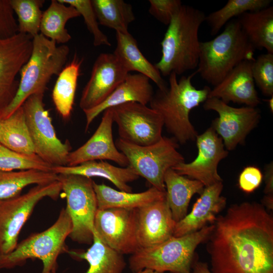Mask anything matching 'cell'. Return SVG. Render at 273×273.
Returning <instances> with one entry per match:
<instances>
[{
  "mask_svg": "<svg viewBox=\"0 0 273 273\" xmlns=\"http://www.w3.org/2000/svg\"><path fill=\"white\" fill-rule=\"evenodd\" d=\"M196 74V71L178 80L177 75L171 73L167 87L158 89L149 103L161 116L167 131L180 144L196 140L198 133L190 121V113L208 99L211 90L208 86L202 89L193 86L192 79Z\"/></svg>",
  "mask_w": 273,
  "mask_h": 273,
  "instance_id": "obj_2",
  "label": "cell"
},
{
  "mask_svg": "<svg viewBox=\"0 0 273 273\" xmlns=\"http://www.w3.org/2000/svg\"><path fill=\"white\" fill-rule=\"evenodd\" d=\"M241 27L255 49L273 54V7L247 12L237 17Z\"/></svg>",
  "mask_w": 273,
  "mask_h": 273,
  "instance_id": "obj_27",
  "label": "cell"
},
{
  "mask_svg": "<svg viewBox=\"0 0 273 273\" xmlns=\"http://www.w3.org/2000/svg\"><path fill=\"white\" fill-rule=\"evenodd\" d=\"M61 2L74 7L82 16L87 28L94 38L95 47L111 46L107 36L100 30L99 22L90 0H59Z\"/></svg>",
  "mask_w": 273,
  "mask_h": 273,
  "instance_id": "obj_38",
  "label": "cell"
},
{
  "mask_svg": "<svg viewBox=\"0 0 273 273\" xmlns=\"http://www.w3.org/2000/svg\"><path fill=\"white\" fill-rule=\"evenodd\" d=\"M263 175L260 170L253 166L246 167L239 175V188L246 193H251L261 185Z\"/></svg>",
  "mask_w": 273,
  "mask_h": 273,
  "instance_id": "obj_41",
  "label": "cell"
},
{
  "mask_svg": "<svg viewBox=\"0 0 273 273\" xmlns=\"http://www.w3.org/2000/svg\"><path fill=\"white\" fill-rule=\"evenodd\" d=\"M204 103L205 110L214 111L218 115L211 127L222 139L226 150H234L243 144L261 118L260 111L256 107H234L216 98H208Z\"/></svg>",
  "mask_w": 273,
  "mask_h": 273,
  "instance_id": "obj_14",
  "label": "cell"
},
{
  "mask_svg": "<svg viewBox=\"0 0 273 273\" xmlns=\"http://www.w3.org/2000/svg\"><path fill=\"white\" fill-rule=\"evenodd\" d=\"M196 140V158L190 163H179L172 169L180 175L200 181L204 187L222 182L217 168L220 161L227 157L228 151L222 139L210 126L198 134Z\"/></svg>",
  "mask_w": 273,
  "mask_h": 273,
  "instance_id": "obj_15",
  "label": "cell"
},
{
  "mask_svg": "<svg viewBox=\"0 0 273 273\" xmlns=\"http://www.w3.org/2000/svg\"><path fill=\"white\" fill-rule=\"evenodd\" d=\"M252 75L255 84L262 94L273 96V54H261L253 61Z\"/></svg>",
  "mask_w": 273,
  "mask_h": 273,
  "instance_id": "obj_37",
  "label": "cell"
},
{
  "mask_svg": "<svg viewBox=\"0 0 273 273\" xmlns=\"http://www.w3.org/2000/svg\"><path fill=\"white\" fill-rule=\"evenodd\" d=\"M270 98L268 100V107L271 113L273 112V96L270 97Z\"/></svg>",
  "mask_w": 273,
  "mask_h": 273,
  "instance_id": "obj_46",
  "label": "cell"
},
{
  "mask_svg": "<svg viewBox=\"0 0 273 273\" xmlns=\"http://www.w3.org/2000/svg\"><path fill=\"white\" fill-rule=\"evenodd\" d=\"M32 39L20 33L0 38V110L11 102L17 92V76L31 55Z\"/></svg>",
  "mask_w": 273,
  "mask_h": 273,
  "instance_id": "obj_16",
  "label": "cell"
},
{
  "mask_svg": "<svg viewBox=\"0 0 273 273\" xmlns=\"http://www.w3.org/2000/svg\"><path fill=\"white\" fill-rule=\"evenodd\" d=\"M265 195H273V164L272 162L267 164L265 167L264 176Z\"/></svg>",
  "mask_w": 273,
  "mask_h": 273,
  "instance_id": "obj_42",
  "label": "cell"
},
{
  "mask_svg": "<svg viewBox=\"0 0 273 273\" xmlns=\"http://www.w3.org/2000/svg\"><path fill=\"white\" fill-rule=\"evenodd\" d=\"M137 209H98L94 221V235L120 254H133L140 248L137 238Z\"/></svg>",
  "mask_w": 273,
  "mask_h": 273,
  "instance_id": "obj_13",
  "label": "cell"
},
{
  "mask_svg": "<svg viewBox=\"0 0 273 273\" xmlns=\"http://www.w3.org/2000/svg\"><path fill=\"white\" fill-rule=\"evenodd\" d=\"M51 171L57 174L102 177L109 180L120 191L126 192H132V188L128 183L137 180L140 177L129 166L117 167L103 160L89 161L74 166H53Z\"/></svg>",
  "mask_w": 273,
  "mask_h": 273,
  "instance_id": "obj_23",
  "label": "cell"
},
{
  "mask_svg": "<svg viewBox=\"0 0 273 273\" xmlns=\"http://www.w3.org/2000/svg\"><path fill=\"white\" fill-rule=\"evenodd\" d=\"M222 182L205 187L192 210L176 223L173 236L178 237L197 232L208 223L213 224L217 214L225 207L226 199L221 195Z\"/></svg>",
  "mask_w": 273,
  "mask_h": 273,
  "instance_id": "obj_20",
  "label": "cell"
},
{
  "mask_svg": "<svg viewBox=\"0 0 273 273\" xmlns=\"http://www.w3.org/2000/svg\"><path fill=\"white\" fill-rule=\"evenodd\" d=\"M271 3L270 0H229L222 8L206 16L205 21L210 27L211 35H215L234 17L267 8Z\"/></svg>",
  "mask_w": 273,
  "mask_h": 273,
  "instance_id": "obj_34",
  "label": "cell"
},
{
  "mask_svg": "<svg viewBox=\"0 0 273 273\" xmlns=\"http://www.w3.org/2000/svg\"><path fill=\"white\" fill-rule=\"evenodd\" d=\"M137 210V238L140 248L159 244L173 236L176 222L166 196Z\"/></svg>",
  "mask_w": 273,
  "mask_h": 273,
  "instance_id": "obj_19",
  "label": "cell"
},
{
  "mask_svg": "<svg viewBox=\"0 0 273 273\" xmlns=\"http://www.w3.org/2000/svg\"><path fill=\"white\" fill-rule=\"evenodd\" d=\"M253 61H244L235 67L211 89L208 98H216L228 104L232 102L256 107L260 104V100L252 75Z\"/></svg>",
  "mask_w": 273,
  "mask_h": 273,
  "instance_id": "obj_21",
  "label": "cell"
},
{
  "mask_svg": "<svg viewBox=\"0 0 273 273\" xmlns=\"http://www.w3.org/2000/svg\"><path fill=\"white\" fill-rule=\"evenodd\" d=\"M68 252L73 257L88 263L86 273H122L126 265L123 255L106 245L95 235L92 246L86 251Z\"/></svg>",
  "mask_w": 273,
  "mask_h": 273,
  "instance_id": "obj_28",
  "label": "cell"
},
{
  "mask_svg": "<svg viewBox=\"0 0 273 273\" xmlns=\"http://www.w3.org/2000/svg\"><path fill=\"white\" fill-rule=\"evenodd\" d=\"M213 228V224L207 225L197 232L140 248L131 254L129 267L133 273L146 268L162 272L191 273L195 250L207 240Z\"/></svg>",
  "mask_w": 273,
  "mask_h": 273,
  "instance_id": "obj_6",
  "label": "cell"
},
{
  "mask_svg": "<svg viewBox=\"0 0 273 273\" xmlns=\"http://www.w3.org/2000/svg\"><path fill=\"white\" fill-rule=\"evenodd\" d=\"M67 200L66 209L72 223L69 237L79 244L90 245L95 234L94 221L98 210L94 181L85 176L58 174Z\"/></svg>",
  "mask_w": 273,
  "mask_h": 273,
  "instance_id": "obj_9",
  "label": "cell"
},
{
  "mask_svg": "<svg viewBox=\"0 0 273 273\" xmlns=\"http://www.w3.org/2000/svg\"><path fill=\"white\" fill-rule=\"evenodd\" d=\"M72 229L71 217L66 208H63L51 226L30 235L18 243L11 252L1 256L0 270L21 266L28 259L37 258L43 264L41 273H56L59 256L68 252L65 240Z\"/></svg>",
  "mask_w": 273,
  "mask_h": 273,
  "instance_id": "obj_7",
  "label": "cell"
},
{
  "mask_svg": "<svg viewBox=\"0 0 273 273\" xmlns=\"http://www.w3.org/2000/svg\"><path fill=\"white\" fill-rule=\"evenodd\" d=\"M93 186L99 210L139 209L166 196V191H161L153 187L145 191L134 193L116 190L105 184L94 181Z\"/></svg>",
  "mask_w": 273,
  "mask_h": 273,
  "instance_id": "obj_25",
  "label": "cell"
},
{
  "mask_svg": "<svg viewBox=\"0 0 273 273\" xmlns=\"http://www.w3.org/2000/svg\"><path fill=\"white\" fill-rule=\"evenodd\" d=\"M114 123L120 139L138 146H148L163 136V119L156 111L146 105L128 102L112 108Z\"/></svg>",
  "mask_w": 273,
  "mask_h": 273,
  "instance_id": "obj_12",
  "label": "cell"
},
{
  "mask_svg": "<svg viewBox=\"0 0 273 273\" xmlns=\"http://www.w3.org/2000/svg\"><path fill=\"white\" fill-rule=\"evenodd\" d=\"M118 150L127 158L128 165L152 187L165 192L164 176L166 171L185 162L178 151V143L173 138L162 136L157 143L138 146L120 138L115 142Z\"/></svg>",
  "mask_w": 273,
  "mask_h": 273,
  "instance_id": "obj_8",
  "label": "cell"
},
{
  "mask_svg": "<svg viewBox=\"0 0 273 273\" xmlns=\"http://www.w3.org/2000/svg\"><path fill=\"white\" fill-rule=\"evenodd\" d=\"M116 46L113 54L129 73L136 71L152 80L160 90L167 84L155 65H153L142 53L137 41L129 33L116 32Z\"/></svg>",
  "mask_w": 273,
  "mask_h": 273,
  "instance_id": "obj_24",
  "label": "cell"
},
{
  "mask_svg": "<svg viewBox=\"0 0 273 273\" xmlns=\"http://www.w3.org/2000/svg\"><path fill=\"white\" fill-rule=\"evenodd\" d=\"M164 183L173 219L177 222L187 214L193 196L201 194L205 187L200 181L180 175L172 168L166 171Z\"/></svg>",
  "mask_w": 273,
  "mask_h": 273,
  "instance_id": "obj_26",
  "label": "cell"
},
{
  "mask_svg": "<svg viewBox=\"0 0 273 273\" xmlns=\"http://www.w3.org/2000/svg\"><path fill=\"white\" fill-rule=\"evenodd\" d=\"M262 204L268 210L273 209V195H265L262 200Z\"/></svg>",
  "mask_w": 273,
  "mask_h": 273,
  "instance_id": "obj_44",
  "label": "cell"
},
{
  "mask_svg": "<svg viewBox=\"0 0 273 273\" xmlns=\"http://www.w3.org/2000/svg\"><path fill=\"white\" fill-rule=\"evenodd\" d=\"M70 50L39 33L32 39L31 55L20 72L17 92L11 102L0 110V119L8 117L30 96L44 93L54 75H58L67 61Z\"/></svg>",
  "mask_w": 273,
  "mask_h": 273,
  "instance_id": "obj_4",
  "label": "cell"
},
{
  "mask_svg": "<svg viewBox=\"0 0 273 273\" xmlns=\"http://www.w3.org/2000/svg\"><path fill=\"white\" fill-rule=\"evenodd\" d=\"M44 93L28 97L22 108L35 154L52 166H66L71 152L68 141L57 137L52 119L43 103Z\"/></svg>",
  "mask_w": 273,
  "mask_h": 273,
  "instance_id": "obj_11",
  "label": "cell"
},
{
  "mask_svg": "<svg viewBox=\"0 0 273 273\" xmlns=\"http://www.w3.org/2000/svg\"><path fill=\"white\" fill-rule=\"evenodd\" d=\"M58 180V174L36 169L18 171L0 170V201L20 195L30 185L49 184Z\"/></svg>",
  "mask_w": 273,
  "mask_h": 273,
  "instance_id": "obj_32",
  "label": "cell"
},
{
  "mask_svg": "<svg viewBox=\"0 0 273 273\" xmlns=\"http://www.w3.org/2000/svg\"><path fill=\"white\" fill-rule=\"evenodd\" d=\"M0 143L20 153L35 154L22 106L8 117L0 119Z\"/></svg>",
  "mask_w": 273,
  "mask_h": 273,
  "instance_id": "obj_31",
  "label": "cell"
},
{
  "mask_svg": "<svg viewBox=\"0 0 273 273\" xmlns=\"http://www.w3.org/2000/svg\"><path fill=\"white\" fill-rule=\"evenodd\" d=\"M255 50L237 19H233L214 38L200 41L197 73L214 86L241 62L254 60Z\"/></svg>",
  "mask_w": 273,
  "mask_h": 273,
  "instance_id": "obj_5",
  "label": "cell"
},
{
  "mask_svg": "<svg viewBox=\"0 0 273 273\" xmlns=\"http://www.w3.org/2000/svg\"><path fill=\"white\" fill-rule=\"evenodd\" d=\"M205 17L202 11L184 5L174 15L161 42V57L155 64L161 75H180L198 67L199 30Z\"/></svg>",
  "mask_w": 273,
  "mask_h": 273,
  "instance_id": "obj_3",
  "label": "cell"
},
{
  "mask_svg": "<svg viewBox=\"0 0 273 273\" xmlns=\"http://www.w3.org/2000/svg\"><path fill=\"white\" fill-rule=\"evenodd\" d=\"M82 62V59L75 54L72 61L59 74L53 89V101L64 119H68L71 114Z\"/></svg>",
  "mask_w": 273,
  "mask_h": 273,
  "instance_id": "obj_29",
  "label": "cell"
},
{
  "mask_svg": "<svg viewBox=\"0 0 273 273\" xmlns=\"http://www.w3.org/2000/svg\"><path fill=\"white\" fill-rule=\"evenodd\" d=\"M14 14L10 0H0V38H9L18 33Z\"/></svg>",
  "mask_w": 273,
  "mask_h": 273,
  "instance_id": "obj_40",
  "label": "cell"
},
{
  "mask_svg": "<svg viewBox=\"0 0 273 273\" xmlns=\"http://www.w3.org/2000/svg\"><path fill=\"white\" fill-rule=\"evenodd\" d=\"M191 273H212L207 263L195 261L193 264Z\"/></svg>",
  "mask_w": 273,
  "mask_h": 273,
  "instance_id": "obj_43",
  "label": "cell"
},
{
  "mask_svg": "<svg viewBox=\"0 0 273 273\" xmlns=\"http://www.w3.org/2000/svg\"><path fill=\"white\" fill-rule=\"evenodd\" d=\"M207 238L212 273H273V216L244 202L219 215Z\"/></svg>",
  "mask_w": 273,
  "mask_h": 273,
  "instance_id": "obj_1",
  "label": "cell"
},
{
  "mask_svg": "<svg viewBox=\"0 0 273 273\" xmlns=\"http://www.w3.org/2000/svg\"><path fill=\"white\" fill-rule=\"evenodd\" d=\"M149 12L162 23L168 25L183 5L180 0H149Z\"/></svg>",
  "mask_w": 273,
  "mask_h": 273,
  "instance_id": "obj_39",
  "label": "cell"
},
{
  "mask_svg": "<svg viewBox=\"0 0 273 273\" xmlns=\"http://www.w3.org/2000/svg\"><path fill=\"white\" fill-rule=\"evenodd\" d=\"M43 0H10L14 12L17 16L18 33L32 38L39 34L43 12Z\"/></svg>",
  "mask_w": 273,
  "mask_h": 273,
  "instance_id": "obj_35",
  "label": "cell"
},
{
  "mask_svg": "<svg viewBox=\"0 0 273 273\" xmlns=\"http://www.w3.org/2000/svg\"><path fill=\"white\" fill-rule=\"evenodd\" d=\"M114 122L111 108L104 111L101 122L93 135L83 145L69 153L68 166H74L89 161L111 160L122 167L128 162L117 148L113 140Z\"/></svg>",
  "mask_w": 273,
  "mask_h": 273,
  "instance_id": "obj_18",
  "label": "cell"
},
{
  "mask_svg": "<svg viewBox=\"0 0 273 273\" xmlns=\"http://www.w3.org/2000/svg\"><path fill=\"white\" fill-rule=\"evenodd\" d=\"M53 166L36 154L27 155L13 151L0 143V170L4 171L36 169L52 172Z\"/></svg>",
  "mask_w": 273,
  "mask_h": 273,
  "instance_id": "obj_36",
  "label": "cell"
},
{
  "mask_svg": "<svg viewBox=\"0 0 273 273\" xmlns=\"http://www.w3.org/2000/svg\"><path fill=\"white\" fill-rule=\"evenodd\" d=\"M150 79L140 73L127 75L125 79L101 104L84 111L86 131L93 120L106 109L128 102H138L147 105L154 94Z\"/></svg>",
  "mask_w": 273,
  "mask_h": 273,
  "instance_id": "obj_22",
  "label": "cell"
},
{
  "mask_svg": "<svg viewBox=\"0 0 273 273\" xmlns=\"http://www.w3.org/2000/svg\"><path fill=\"white\" fill-rule=\"evenodd\" d=\"M135 273H164L162 272H159L155 270H153L150 269H144L143 270H140Z\"/></svg>",
  "mask_w": 273,
  "mask_h": 273,
  "instance_id": "obj_45",
  "label": "cell"
},
{
  "mask_svg": "<svg viewBox=\"0 0 273 273\" xmlns=\"http://www.w3.org/2000/svg\"><path fill=\"white\" fill-rule=\"evenodd\" d=\"M99 24L116 32H128L129 25L135 19L132 6L122 0H92Z\"/></svg>",
  "mask_w": 273,
  "mask_h": 273,
  "instance_id": "obj_33",
  "label": "cell"
},
{
  "mask_svg": "<svg viewBox=\"0 0 273 273\" xmlns=\"http://www.w3.org/2000/svg\"><path fill=\"white\" fill-rule=\"evenodd\" d=\"M73 6L52 0L48 8L43 12L40 26V34L57 43L68 42L71 36L65 28L67 22L80 16Z\"/></svg>",
  "mask_w": 273,
  "mask_h": 273,
  "instance_id": "obj_30",
  "label": "cell"
},
{
  "mask_svg": "<svg viewBox=\"0 0 273 273\" xmlns=\"http://www.w3.org/2000/svg\"><path fill=\"white\" fill-rule=\"evenodd\" d=\"M129 73L113 54L102 53L96 59L82 90L79 107L83 111L103 103Z\"/></svg>",
  "mask_w": 273,
  "mask_h": 273,
  "instance_id": "obj_17",
  "label": "cell"
},
{
  "mask_svg": "<svg viewBox=\"0 0 273 273\" xmlns=\"http://www.w3.org/2000/svg\"><path fill=\"white\" fill-rule=\"evenodd\" d=\"M62 191L59 180L37 185L27 193L0 201V256L17 246L20 232L36 204L43 198L57 199Z\"/></svg>",
  "mask_w": 273,
  "mask_h": 273,
  "instance_id": "obj_10",
  "label": "cell"
}]
</instances>
